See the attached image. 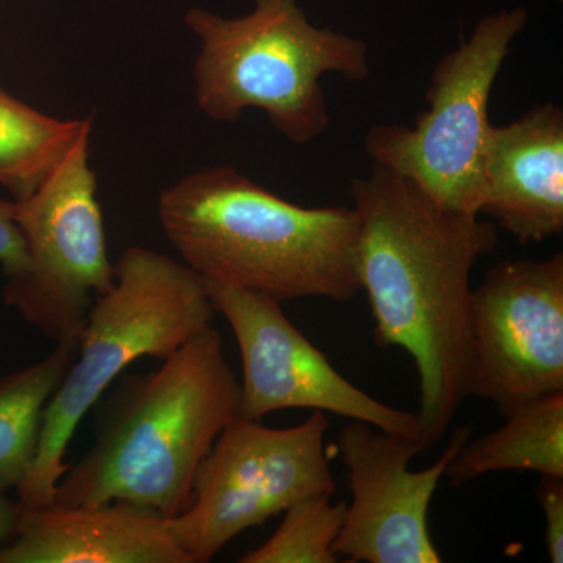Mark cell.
<instances>
[{"mask_svg": "<svg viewBox=\"0 0 563 563\" xmlns=\"http://www.w3.org/2000/svg\"><path fill=\"white\" fill-rule=\"evenodd\" d=\"M357 274L380 347L413 358L426 450L440 442L472 376V273L498 232L479 214L444 209L399 174L373 165L351 181Z\"/></svg>", "mask_w": 563, "mask_h": 563, "instance_id": "obj_1", "label": "cell"}, {"mask_svg": "<svg viewBox=\"0 0 563 563\" xmlns=\"http://www.w3.org/2000/svg\"><path fill=\"white\" fill-rule=\"evenodd\" d=\"M92 409L96 439L70 463L54 503L121 501L165 518L184 512L192 483L240 409V380L210 324L147 374L117 379Z\"/></svg>", "mask_w": 563, "mask_h": 563, "instance_id": "obj_2", "label": "cell"}, {"mask_svg": "<svg viewBox=\"0 0 563 563\" xmlns=\"http://www.w3.org/2000/svg\"><path fill=\"white\" fill-rule=\"evenodd\" d=\"M163 233L206 280L268 296L344 302L361 292L354 207H302L232 166L181 177L158 199Z\"/></svg>", "mask_w": 563, "mask_h": 563, "instance_id": "obj_3", "label": "cell"}, {"mask_svg": "<svg viewBox=\"0 0 563 563\" xmlns=\"http://www.w3.org/2000/svg\"><path fill=\"white\" fill-rule=\"evenodd\" d=\"M185 24L199 40V110L220 122L262 110L274 131L301 146L331 124L322 77L363 81L372 73L365 41L317 27L298 0H252L250 13L236 18L192 7Z\"/></svg>", "mask_w": 563, "mask_h": 563, "instance_id": "obj_4", "label": "cell"}, {"mask_svg": "<svg viewBox=\"0 0 563 563\" xmlns=\"http://www.w3.org/2000/svg\"><path fill=\"white\" fill-rule=\"evenodd\" d=\"M206 280L162 252L132 246L114 263V284L92 303L77 352L54 391L38 448L18 503L36 509L54 503L68 468L66 451L85 415L133 362L165 361L214 318Z\"/></svg>", "mask_w": 563, "mask_h": 563, "instance_id": "obj_5", "label": "cell"}, {"mask_svg": "<svg viewBox=\"0 0 563 563\" xmlns=\"http://www.w3.org/2000/svg\"><path fill=\"white\" fill-rule=\"evenodd\" d=\"M528 21V11L512 9L477 22L472 36L437 63L426 91L428 110L412 128L383 124L366 133L374 165L412 180L444 209L477 214L493 129L488 101Z\"/></svg>", "mask_w": 563, "mask_h": 563, "instance_id": "obj_6", "label": "cell"}, {"mask_svg": "<svg viewBox=\"0 0 563 563\" xmlns=\"http://www.w3.org/2000/svg\"><path fill=\"white\" fill-rule=\"evenodd\" d=\"M328 429V417L318 410L285 429L236 417L199 465L190 506L168 518L169 531L191 563L210 562L240 533L292 504L332 496Z\"/></svg>", "mask_w": 563, "mask_h": 563, "instance_id": "obj_7", "label": "cell"}, {"mask_svg": "<svg viewBox=\"0 0 563 563\" xmlns=\"http://www.w3.org/2000/svg\"><path fill=\"white\" fill-rule=\"evenodd\" d=\"M91 135L92 124L31 196L14 201L29 265L7 279L3 302L55 342L79 336L92 303L114 284Z\"/></svg>", "mask_w": 563, "mask_h": 563, "instance_id": "obj_8", "label": "cell"}, {"mask_svg": "<svg viewBox=\"0 0 563 563\" xmlns=\"http://www.w3.org/2000/svg\"><path fill=\"white\" fill-rule=\"evenodd\" d=\"M206 287L214 312L224 317L239 344L243 365L239 418L262 420L277 410H318L424 444L417 412L387 406L350 383L288 320L280 302L221 282L206 280Z\"/></svg>", "mask_w": 563, "mask_h": 563, "instance_id": "obj_9", "label": "cell"}, {"mask_svg": "<svg viewBox=\"0 0 563 563\" xmlns=\"http://www.w3.org/2000/svg\"><path fill=\"white\" fill-rule=\"evenodd\" d=\"M470 396L512 412L563 391V255L503 261L472 290Z\"/></svg>", "mask_w": 563, "mask_h": 563, "instance_id": "obj_10", "label": "cell"}, {"mask_svg": "<svg viewBox=\"0 0 563 563\" xmlns=\"http://www.w3.org/2000/svg\"><path fill=\"white\" fill-rule=\"evenodd\" d=\"M461 426L428 468L409 463L424 453L413 437L350 421L339 433V453L352 495L333 551L350 563H440L429 532V509L448 465L472 437Z\"/></svg>", "mask_w": 563, "mask_h": 563, "instance_id": "obj_11", "label": "cell"}, {"mask_svg": "<svg viewBox=\"0 0 563 563\" xmlns=\"http://www.w3.org/2000/svg\"><path fill=\"white\" fill-rule=\"evenodd\" d=\"M479 217L518 242L540 243L563 232V111L533 107L520 120L495 128L488 140Z\"/></svg>", "mask_w": 563, "mask_h": 563, "instance_id": "obj_12", "label": "cell"}, {"mask_svg": "<svg viewBox=\"0 0 563 563\" xmlns=\"http://www.w3.org/2000/svg\"><path fill=\"white\" fill-rule=\"evenodd\" d=\"M22 507V506H21ZM0 563H191L168 518L113 501L24 509Z\"/></svg>", "mask_w": 563, "mask_h": 563, "instance_id": "obj_13", "label": "cell"}, {"mask_svg": "<svg viewBox=\"0 0 563 563\" xmlns=\"http://www.w3.org/2000/svg\"><path fill=\"white\" fill-rule=\"evenodd\" d=\"M495 431L468 440L446 473L454 487L488 473L533 472L563 477V391L520 404Z\"/></svg>", "mask_w": 563, "mask_h": 563, "instance_id": "obj_14", "label": "cell"}, {"mask_svg": "<svg viewBox=\"0 0 563 563\" xmlns=\"http://www.w3.org/2000/svg\"><path fill=\"white\" fill-rule=\"evenodd\" d=\"M77 340H58L43 361L0 379V490H16L31 472L44 410L76 357Z\"/></svg>", "mask_w": 563, "mask_h": 563, "instance_id": "obj_15", "label": "cell"}, {"mask_svg": "<svg viewBox=\"0 0 563 563\" xmlns=\"http://www.w3.org/2000/svg\"><path fill=\"white\" fill-rule=\"evenodd\" d=\"M92 124V117H51L0 87V187L14 201L31 196Z\"/></svg>", "mask_w": 563, "mask_h": 563, "instance_id": "obj_16", "label": "cell"}, {"mask_svg": "<svg viewBox=\"0 0 563 563\" xmlns=\"http://www.w3.org/2000/svg\"><path fill=\"white\" fill-rule=\"evenodd\" d=\"M346 503L312 496L292 504L272 539L240 558L242 563H335L333 551L342 531Z\"/></svg>", "mask_w": 563, "mask_h": 563, "instance_id": "obj_17", "label": "cell"}, {"mask_svg": "<svg viewBox=\"0 0 563 563\" xmlns=\"http://www.w3.org/2000/svg\"><path fill=\"white\" fill-rule=\"evenodd\" d=\"M537 498L544 517V544L553 563L563 562V477L542 476Z\"/></svg>", "mask_w": 563, "mask_h": 563, "instance_id": "obj_18", "label": "cell"}, {"mask_svg": "<svg viewBox=\"0 0 563 563\" xmlns=\"http://www.w3.org/2000/svg\"><path fill=\"white\" fill-rule=\"evenodd\" d=\"M27 265L24 239L14 220V199H0V266L7 279H11L21 276Z\"/></svg>", "mask_w": 563, "mask_h": 563, "instance_id": "obj_19", "label": "cell"}, {"mask_svg": "<svg viewBox=\"0 0 563 563\" xmlns=\"http://www.w3.org/2000/svg\"><path fill=\"white\" fill-rule=\"evenodd\" d=\"M22 517V507L7 492L0 490V544L9 542L16 532Z\"/></svg>", "mask_w": 563, "mask_h": 563, "instance_id": "obj_20", "label": "cell"}]
</instances>
